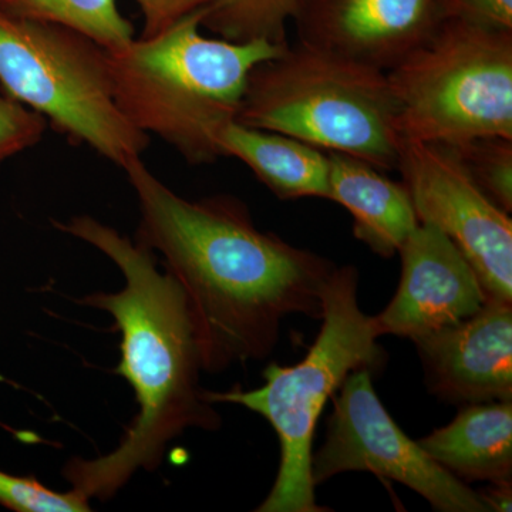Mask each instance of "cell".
Masks as SVG:
<instances>
[{"mask_svg": "<svg viewBox=\"0 0 512 512\" xmlns=\"http://www.w3.org/2000/svg\"><path fill=\"white\" fill-rule=\"evenodd\" d=\"M123 170L140 208L136 241L163 254L180 285L204 372L264 360L289 316L322 318L329 259L259 231L237 198L185 200L141 158Z\"/></svg>", "mask_w": 512, "mask_h": 512, "instance_id": "cell-1", "label": "cell"}, {"mask_svg": "<svg viewBox=\"0 0 512 512\" xmlns=\"http://www.w3.org/2000/svg\"><path fill=\"white\" fill-rule=\"evenodd\" d=\"M110 258L123 291L94 293L83 305L111 313L121 333V363L138 413L116 450L94 460L73 458L63 477L84 498L109 500L137 470H156L168 443L188 429L218 430L221 417L204 399L201 359L187 301L173 276L161 274L154 252L92 217L53 222Z\"/></svg>", "mask_w": 512, "mask_h": 512, "instance_id": "cell-2", "label": "cell"}, {"mask_svg": "<svg viewBox=\"0 0 512 512\" xmlns=\"http://www.w3.org/2000/svg\"><path fill=\"white\" fill-rule=\"evenodd\" d=\"M205 8L160 35L109 52L114 97L124 116L191 164L222 157L220 134L237 117L252 70L288 45L201 35Z\"/></svg>", "mask_w": 512, "mask_h": 512, "instance_id": "cell-3", "label": "cell"}, {"mask_svg": "<svg viewBox=\"0 0 512 512\" xmlns=\"http://www.w3.org/2000/svg\"><path fill=\"white\" fill-rule=\"evenodd\" d=\"M235 120L397 170L402 138L387 73L296 42L252 70Z\"/></svg>", "mask_w": 512, "mask_h": 512, "instance_id": "cell-4", "label": "cell"}, {"mask_svg": "<svg viewBox=\"0 0 512 512\" xmlns=\"http://www.w3.org/2000/svg\"><path fill=\"white\" fill-rule=\"evenodd\" d=\"M359 272L336 266L322 296V326L298 365L272 363L259 389L205 392L208 403H232L264 417L278 436L281 463L271 493L258 512H325L316 503L311 477L313 439L323 409L355 370L380 369L382 336L376 316L360 309Z\"/></svg>", "mask_w": 512, "mask_h": 512, "instance_id": "cell-5", "label": "cell"}, {"mask_svg": "<svg viewBox=\"0 0 512 512\" xmlns=\"http://www.w3.org/2000/svg\"><path fill=\"white\" fill-rule=\"evenodd\" d=\"M386 73L402 144L512 138V32L444 19Z\"/></svg>", "mask_w": 512, "mask_h": 512, "instance_id": "cell-6", "label": "cell"}, {"mask_svg": "<svg viewBox=\"0 0 512 512\" xmlns=\"http://www.w3.org/2000/svg\"><path fill=\"white\" fill-rule=\"evenodd\" d=\"M0 86L69 140L121 168L150 144L117 104L109 52L73 30L0 9Z\"/></svg>", "mask_w": 512, "mask_h": 512, "instance_id": "cell-7", "label": "cell"}, {"mask_svg": "<svg viewBox=\"0 0 512 512\" xmlns=\"http://www.w3.org/2000/svg\"><path fill=\"white\" fill-rule=\"evenodd\" d=\"M333 396L325 444L312 454L320 485L350 471H367L416 491L436 511L488 512L477 491L444 470L407 436L377 397L372 370H355Z\"/></svg>", "mask_w": 512, "mask_h": 512, "instance_id": "cell-8", "label": "cell"}, {"mask_svg": "<svg viewBox=\"0 0 512 512\" xmlns=\"http://www.w3.org/2000/svg\"><path fill=\"white\" fill-rule=\"evenodd\" d=\"M397 170L420 224L439 229L466 256L488 298L512 301V220L450 150L403 143Z\"/></svg>", "mask_w": 512, "mask_h": 512, "instance_id": "cell-9", "label": "cell"}, {"mask_svg": "<svg viewBox=\"0 0 512 512\" xmlns=\"http://www.w3.org/2000/svg\"><path fill=\"white\" fill-rule=\"evenodd\" d=\"M402 278L376 316L384 335L414 340L476 315L488 296L473 266L439 229L419 224L399 251Z\"/></svg>", "mask_w": 512, "mask_h": 512, "instance_id": "cell-10", "label": "cell"}, {"mask_svg": "<svg viewBox=\"0 0 512 512\" xmlns=\"http://www.w3.org/2000/svg\"><path fill=\"white\" fill-rule=\"evenodd\" d=\"M413 343L427 389L443 402H512L511 302L488 298L476 315Z\"/></svg>", "mask_w": 512, "mask_h": 512, "instance_id": "cell-11", "label": "cell"}, {"mask_svg": "<svg viewBox=\"0 0 512 512\" xmlns=\"http://www.w3.org/2000/svg\"><path fill=\"white\" fill-rule=\"evenodd\" d=\"M443 20L439 0H303L293 22L299 42L387 72Z\"/></svg>", "mask_w": 512, "mask_h": 512, "instance_id": "cell-12", "label": "cell"}, {"mask_svg": "<svg viewBox=\"0 0 512 512\" xmlns=\"http://www.w3.org/2000/svg\"><path fill=\"white\" fill-rule=\"evenodd\" d=\"M328 156L329 200L352 214L355 237L382 258L399 254L420 224L407 188L359 158Z\"/></svg>", "mask_w": 512, "mask_h": 512, "instance_id": "cell-13", "label": "cell"}, {"mask_svg": "<svg viewBox=\"0 0 512 512\" xmlns=\"http://www.w3.org/2000/svg\"><path fill=\"white\" fill-rule=\"evenodd\" d=\"M419 444L464 484L511 483L512 402L463 406L456 419Z\"/></svg>", "mask_w": 512, "mask_h": 512, "instance_id": "cell-14", "label": "cell"}, {"mask_svg": "<svg viewBox=\"0 0 512 512\" xmlns=\"http://www.w3.org/2000/svg\"><path fill=\"white\" fill-rule=\"evenodd\" d=\"M222 157L242 161L279 200H329V156L298 138L229 121L220 134Z\"/></svg>", "mask_w": 512, "mask_h": 512, "instance_id": "cell-15", "label": "cell"}, {"mask_svg": "<svg viewBox=\"0 0 512 512\" xmlns=\"http://www.w3.org/2000/svg\"><path fill=\"white\" fill-rule=\"evenodd\" d=\"M0 9L16 18L73 30L107 52L136 39L133 23L121 15L117 0H0Z\"/></svg>", "mask_w": 512, "mask_h": 512, "instance_id": "cell-16", "label": "cell"}, {"mask_svg": "<svg viewBox=\"0 0 512 512\" xmlns=\"http://www.w3.org/2000/svg\"><path fill=\"white\" fill-rule=\"evenodd\" d=\"M303 0H214L205 8L201 26L231 42L266 40L289 45L286 26Z\"/></svg>", "mask_w": 512, "mask_h": 512, "instance_id": "cell-17", "label": "cell"}, {"mask_svg": "<svg viewBox=\"0 0 512 512\" xmlns=\"http://www.w3.org/2000/svg\"><path fill=\"white\" fill-rule=\"evenodd\" d=\"M450 150L478 187L504 210L512 211V138L483 137Z\"/></svg>", "mask_w": 512, "mask_h": 512, "instance_id": "cell-18", "label": "cell"}, {"mask_svg": "<svg viewBox=\"0 0 512 512\" xmlns=\"http://www.w3.org/2000/svg\"><path fill=\"white\" fill-rule=\"evenodd\" d=\"M0 505L16 512H86L89 500L76 491L57 493L35 477H18L0 470Z\"/></svg>", "mask_w": 512, "mask_h": 512, "instance_id": "cell-19", "label": "cell"}, {"mask_svg": "<svg viewBox=\"0 0 512 512\" xmlns=\"http://www.w3.org/2000/svg\"><path fill=\"white\" fill-rule=\"evenodd\" d=\"M46 128L40 114L0 94V165L36 146Z\"/></svg>", "mask_w": 512, "mask_h": 512, "instance_id": "cell-20", "label": "cell"}, {"mask_svg": "<svg viewBox=\"0 0 512 512\" xmlns=\"http://www.w3.org/2000/svg\"><path fill=\"white\" fill-rule=\"evenodd\" d=\"M444 19L512 32V0H439Z\"/></svg>", "mask_w": 512, "mask_h": 512, "instance_id": "cell-21", "label": "cell"}, {"mask_svg": "<svg viewBox=\"0 0 512 512\" xmlns=\"http://www.w3.org/2000/svg\"><path fill=\"white\" fill-rule=\"evenodd\" d=\"M144 16L141 37L160 35L195 10L207 8L214 0H136Z\"/></svg>", "mask_w": 512, "mask_h": 512, "instance_id": "cell-22", "label": "cell"}, {"mask_svg": "<svg viewBox=\"0 0 512 512\" xmlns=\"http://www.w3.org/2000/svg\"><path fill=\"white\" fill-rule=\"evenodd\" d=\"M488 512H510L512 505L511 483H490L484 490L477 491Z\"/></svg>", "mask_w": 512, "mask_h": 512, "instance_id": "cell-23", "label": "cell"}]
</instances>
